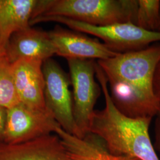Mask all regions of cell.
<instances>
[{
	"label": "cell",
	"mask_w": 160,
	"mask_h": 160,
	"mask_svg": "<svg viewBox=\"0 0 160 160\" xmlns=\"http://www.w3.org/2000/svg\"><path fill=\"white\" fill-rule=\"evenodd\" d=\"M160 57V44L154 43L97 61L112 100L122 113L131 118L152 119L157 114L160 102L155 94L154 76Z\"/></svg>",
	"instance_id": "6da1fadb"
},
{
	"label": "cell",
	"mask_w": 160,
	"mask_h": 160,
	"mask_svg": "<svg viewBox=\"0 0 160 160\" xmlns=\"http://www.w3.org/2000/svg\"><path fill=\"white\" fill-rule=\"evenodd\" d=\"M96 69L105 107L94 110L90 133L100 138L113 154L138 160H160L149 134L152 118H131L122 113L112 100L102 69L97 64Z\"/></svg>",
	"instance_id": "7a4b0ae2"
},
{
	"label": "cell",
	"mask_w": 160,
	"mask_h": 160,
	"mask_svg": "<svg viewBox=\"0 0 160 160\" xmlns=\"http://www.w3.org/2000/svg\"><path fill=\"white\" fill-rule=\"evenodd\" d=\"M137 7L138 0H38L32 20L61 16L97 26L135 24Z\"/></svg>",
	"instance_id": "3957f363"
},
{
	"label": "cell",
	"mask_w": 160,
	"mask_h": 160,
	"mask_svg": "<svg viewBox=\"0 0 160 160\" xmlns=\"http://www.w3.org/2000/svg\"><path fill=\"white\" fill-rule=\"evenodd\" d=\"M57 22L76 31L96 36L112 51L125 53L142 49L160 42V31L142 29L133 23H117L97 26L61 16H39L31 21L33 25L42 22Z\"/></svg>",
	"instance_id": "277c9868"
},
{
	"label": "cell",
	"mask_w": 160,
	"mask_h": 160,
	"mask_svg": "<svg viewBox=\"0 0 160 160\" xmlns=\"http://www.w3.org/2000/svg\"><path fill=\"white\" fill-rule=\"evenodd\" d=\"M70 81L72 87V110L78 137L90 133L94 106L101 92L95 80L97 62L93 59H68Z\"/></svg>",
	"instance_id": "5b68a950"
},
{
	"label": "cell",
	"mask_w": 160,
	"mask_h": 160,
	"mask_svg": "<svg viewBox=\"0 0 160 160\" xmlns=\"http://www.w3.org/2000/svg\"><path fill=\"white\" fill-rule=\"evenodd\" d=\"M42 70L46 109L63 131L78 137L73 116L72 97L69 89L71 81L68 75L51 58L43 62Z\"/></svg>",
	"instance_id": "8992f818"
},
{
	"label": "cell",
	"mask_w": 160,
	"mask_h": 160,
	"mask_svg": "<svg viewBox=\"0 0 160 160\" xmlns=\"http://www.w3.org/2000/svg\"><path fill=\"white\" fill-rule=\"evenodd\" d=\"M59 126L47 109H31L19 103L7 109L3 143H23L53 134Z\"/></svg>",
	"instance_id": "52a82bcc"
},
{
	"label": "cell",
	"mask_w": 160,
	"mask_h": 160,
	"mask_svg": "<svg viewBox=\"0 0 160 160\" xmlns=\"http://www.w3.org/2000/svg\"><path fill=\"white\" fill-rule=\"evenodd\" d=\"M56 54L68 59L103 60L119 53L112 51L103 43L59 26L48 32Z\"/></svg>",
	"instance_id": "ba28073f"
},
{
	"label": "cell",
	"mask_w": 160,
	"mask_h": 160,
	"mask_svg": "<svg viewBox=\"0 0 160 160\" xmlns=\"http://www.w3.org/2000/svg\"><path fill=\"white\" fill-rule=\"evenodd\" d=\"M6 52L12 63L21 60L43 62L56 54L48 32L31 26L12 34L6 46Z\"/></svg>",
	"instance_id": "9c48e42d"
},
{
	"label": "cell",
	"mask_w": 160,
	"mask_h": 160,
	"mask_svg": "<svg viewBox=\"0 0 160 160\" xmlns=\"http://www.w3.org/2000/svg\"><path fill=\"white\" fill-rule=\"evenodd\" d=\"M42 65V62L29 60L12 63L14 85L20 102L31 109H47Z\"/></svg>",
	"instance_id": "30bf717a"
},
{
	"label": "cell",
	"mask_w": 160,
	"mask_h": 160,
	"mask_svg": "<svg viewBox=\"0 0 160 160\" xmlns=\"http://www.w3.org/2000/svg\"><path fill=\"white\" fill-rule=\"evenodd\" d=\"M0 160H71L55 133L23 143L0 144Z\"/></svg>",
	"instance_id": "8fae6325"
},
{
	"label": "cell",
	"mask_w": 160,
	"mask_h": 160,
	"mask_svg": "<svg viewBox=\"0 0 160 160\" xmlns=\"http://www.w3.org/2000/svg\"><path fill=\"white\" fill-rule=\"evenodd\" d=\"M55 133L61 139L71 160H138L110 153L103 141L92 133L80 138L59 126Z\"/></svg>",
	"instance_id": "7c38bea8"
},
{
	"label": "cell",
	"mask_w": 160,
	"mask_h": 160,
	"mask_svg": "<svg viewBox=\"0 0 160 160\" xmlns=\"http://www.w3.org/2000/svg\"><path fill=\"white\" fill-rule=\"evenodd\" d=\"M38 0H0V46L6 49L12 35L28 28Z\"/></svg>",
	"instance_id": "4fadbf2b"
},
{
	"label": "cell",
	"mask_w": 160,
	"mask_h": 160,
	"mask_svg": "<svg viewBox=\"0 0 160 160\" xmlns=\"http://www.w3.org/2000/svg\"><path fill=\"white\" fill-rule=\"evenodd\" d=\"M19 103L12 75V63L6 55L0 58V106L8 109Z\"/></svg>",
	"instance_id": "5bb4252c"
},
{
	"label": "cell",
	"mask_w": 160,
	"mask_h": 160,
	"mask_svg": "<svg viewBox=\"0 0 160 160\" xmlns=\"http://www.w3.org/2000/svg\"><path fill=\"white\" fill-rule=\"evenodd\" d=\"M160 19V0H138L135 24L145 30L158 31Z\"/></svg>",
	"instance_id": "9a60e30c"
},
{
	"label": "cell",
	"mask_w": 160,
	"mask_h": 160,
	"mask_svg": "<svg viewBox=\"0 0 160 160\" xmlns=\"http://www.w3.org/2000/svg\"><path fill=\"white\" fill-rule=\"evenodd\" d=\"M155 123V141L154 145L155 150L160 160V108L156 114Z\"/></svg>",
	"instance_id": "2e32d148"
},
{
	"label": "cell",
	"mask_w": 160,
	"mask_h": 160,
	"mask_svg": "<svg viewBox=\"0 0 160 160\" xmlns=\"http://www.w3.org/2000/svg\"><path fill=\"white\" fill-rule=\"evenodd\" d=\"M154 90L155 94L160 102V57L155 69Z\"/></svg>",
	"instance_id": "e0dca14e"
},
{
	"label": "cell",
	"mask_w": 160,
	"mask_h": 160,
	"mask_svg": "<svg viewBox=\"0 0 160 160\" xmlns=\"http://www.w3.org/2000/svg\"><path fill=\"white\" fill-rule=\"evenodd\" d=\"M6 118L7 109L0 106V144L4 143Z\"/></svg>",
	"instance_id": "ac0fdd59"
},
{
	"label": "cell",
	"mask_w": 160,
	"mask_h": 160,
	"mask_svg": "<svg viewBox=\"0 0 160 160\" xmlns=\"http://www.w3.org/2000/svg\"><path fill=\"white\" fill-rule=\"evenodd\" d=\"M6 49L4 48H3L2 47L0 46V58L4 57V56H6Z\"/></svg>",
	"instance_id": "d6986e66"
},
{
	"label": "cell",
	"mask_w": 160,
	"mask_h": 160,
	"mask_svg": "<svg viewBox=\"0 0 160 160\" xmlns=\"http://www.w3.org/2000/svg\"><path fill=\"white\" fill-rule=\"evenodd\" d=\"M158 31H160V22H159V25H158Z\"/></svg>",
	"instance_id": "ffe728a7"
}]
</instances>
